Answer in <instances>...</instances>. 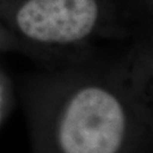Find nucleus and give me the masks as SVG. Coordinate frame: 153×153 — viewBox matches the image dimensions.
<instances>
[{
	"instance_id": "f03ea898",
	"label": "nucleus",
	"mask_w": 153,
	"mask_h": 153,
	"mask_svg": "<svg viewBox=\"0 0 153 153\" xmlns=\"http://www.w3.org/2000/svg\"><path fill=\"white\" fill-rule=\"evenodd\" d=\"M97 0H27L17 10L24 36L45 44H71L91 35L98 24Z\"/></svg>"
},
{
	"instance_id": "f257e3e1",
	"label": "nucleus",
	"mask_w": 153,
	"mask_h": 153,
	"mask_svg": "<svg viewBox=\"0 0 153 153\" xmlns=\"http://www.w3.org/2000/svg\"><path fill=\"white\" fill-rule=\"evenodd\" d=\"M30 153H153L149 73L66 71L17 88Z\"/></svg>"
}]
</instances>
